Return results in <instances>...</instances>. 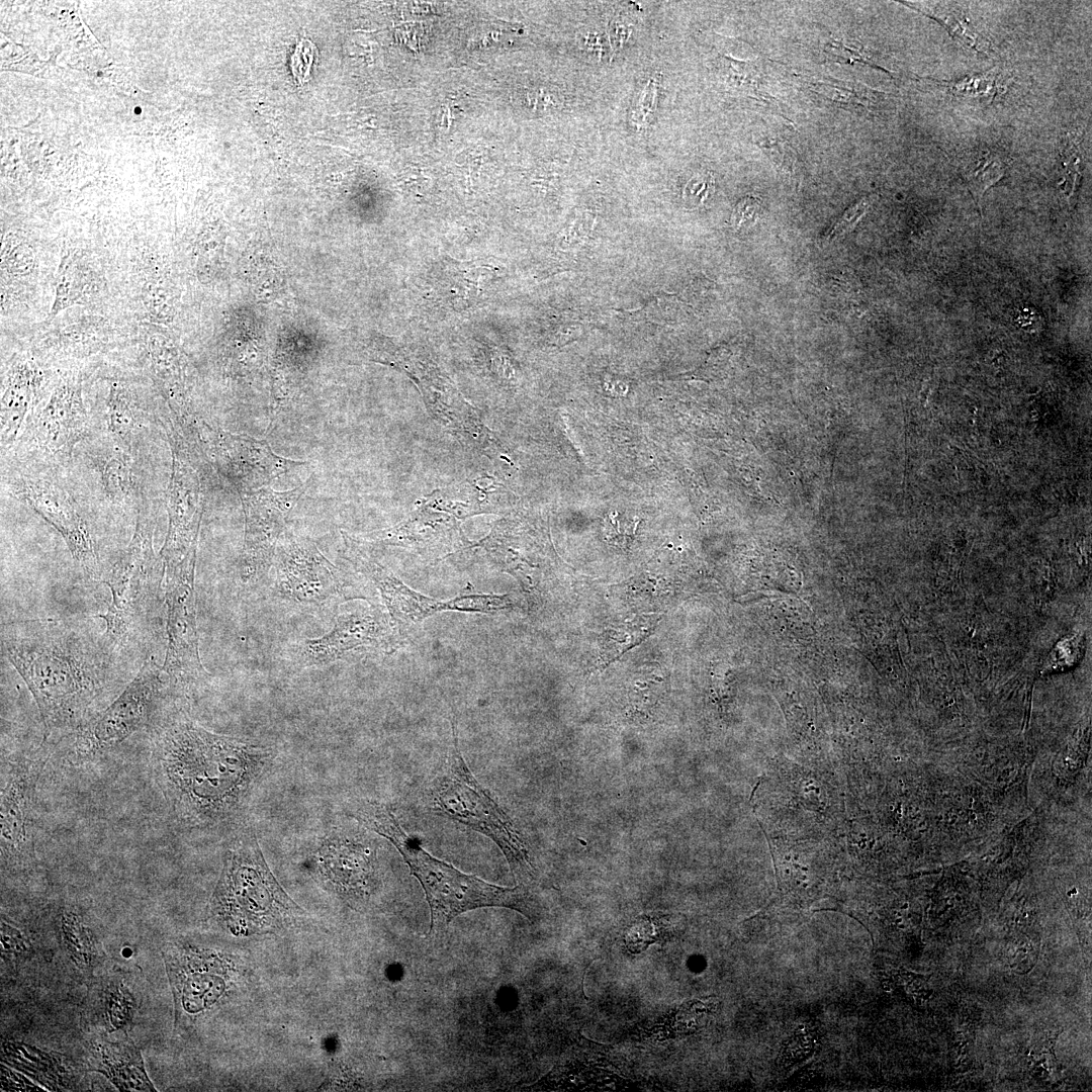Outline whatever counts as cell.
<instances>
[{
  "label": "cell",
  "instance_id": "6da1fadb",
  "mask_svg": "<svg viewBox=\"0 0 1092 1092\" xmlns=\"http://www.w3.org/2000/svg\"><path fill=\"white\" fill-rule=\"evenodd\" d=\"M2 650L32 694L48 733L77 731L126 680L123 657L103 635L68 620L3 625Z\"/></svg>",
  "mask_w": 1092,
  "mask_h": 1092
},
{
  "label": "cell",
  "instance_id": "7a4b0ae2",
  "mask_svg": "<svg viewBox=\"0 0 1092 1092\" xmlns=\"http://www.w3.org/2000/svg\"><path fill=\"white\" fill-rule=\"evenodd\" d=\"M152 753L156 780L169 804L181 816L201 821L229 813L265 758L263 749L187 719L158 723Z\"/></svg>",
  "mask_w": 1092,
  "mask_h": 1092
},
{
  "label": "cell",
  "instance_id": "3957f363",
  "mask_svg": "<svg viewBox=\"0 0 1092 1092\" xmlns=\"http://www.w3.org/2000/svg\"><path fill=\"white\" fill-rule=\"evenodd\" d=\"M358 818L395 846L420 882L431 911L430 935L443 932L461 913L481 907L510 908L531 921L536 918V904L523 885L496 886L433 856L404 831L388 806L365 803L358 809Z\"/></svg>",
  "mask_w": 1092,
  "mask_h": 1092
},
{
  "label": "cell",
  "instance_id": "277c9868",
  "mask_svg": "<svg viewBox=\"0 0 1092 1092\" xmlns=\"http://www.w3.org/2000/svg\"><path fill=\"white\" fill-rule=\"evenodd\" d=\"M211 912L218 923L240 935L285 928L303 913L274 878L252 833L241 836L226 851Z\"/></svg>",
  "mask_w": 1092,
  "mask_h": 1092
},
{
  "label": "cell",
  "instance_id": "5b68a950",
  "mask_svg": "<svg viewBox=\"0 0 1092 1092\" xmlns=\"http://www.w3.org/2000/svg\"><path fill=\"white\" fill-rule=\"evenodd\" d=\"M156 517L149 502L141 509L133 536L103 581L111 603L100 617L106 628L103 638L116 653L125 654L147 636L156 615L165 575V564L154 549Z\"/></svg>",
  "mask_w": 1092,
  "mask_h": 1092
},
{
  "label": "cell",
  "instance_id": "8992f818",
  "mask_svg": "<svg viewBox=\"0 0 1092 1092\" xmlns=\"http://www.w3.org/2000/svg\"><path fill=\"white\" fill-rule=\"evenodd\" d=\"M424 801L435 814L458 821L491 839L518 879L533 877V867L521 835L470 771L454 729L453 743L428 782Z\"/></svg>",
  "mask_w": 1092,
  "mask_h": 1092
},
{
  "label": "cell",
  "instance_id": "52a82bcc",
  "mask_svg": "<svg viewBox=\"0 0 1092 1092\" xmlns=\"http://www.w3.org/2000/svg\"><path fill=\"white\" fill-rule=\"evenodd\" d=\"M89 433L79 374L60 379L10 449L18 468L60 472Z\"/></svg>",
  "mask_w": 1092,
  "mask_h": 1092
},
{
  "label": "cell",
  "instance_id": "ba28073f",
  "mask_svg": "<svg viewBox=\"0 0 1092 1092\" xmlns=\"http://www.w3.org/2000/svg\"><path fill=\"white\" fill-rule=\"evenodd\" d=\"M196 550L182 561L165 565L167 650L162 666L170 690L184 691L208 676L198 645L195 604Z\"/></svg>",
  "mask_w": 1092,
  "mask_h": 1092
},
{
  "label": "cell",
  "instance_id": "9c48e42d",
  "mask_svg": "<svg viewBox=\"0 0 1092 1092\" xmlns=\"http://www.w3.org/2000/svg\"><path fill=\"white\" fill-rule=\"evenodd\" d=\"M342 536L346 559L377 588L394 627L400 632L441 611L494 613L511 605L508 596L499 595L467 594L447 602L428 598L411 589L370 556L357 538L343 531Z\"/></svg>",
  "mask_w": 1092,
  "mask_h": 1092
},
{
  "label": "cell",
  "instance_id": "30bf717a",
  "mask_svg": "<svg viewBox=\"0 0 1092 1092\" xmlns=\"http://www.w3.org/2000/svg\"><path fill=\"white\" fill-rule=\"evenodd\" d=\"M190 447L238 491L257 490L307 462L275 454L266 440L232 434L201 419Z\"/></svg>",
  "mask_w": 1092,
  "mask_h": 1092
},
{
  "label": "cell",
  "instance_id": "8fae6325",
  "mask_svg": "<svg viewBox=\"0 0 1092 1092\" xmlns=\"http://www.w3.org/2000/svg\"><path fill=\"white\" fill-rule=\"evenodd\" d=\"M275 594L304 608L338 605L349 597L340 570L308 537L285 529L275 552Z\"/></svg>",
  "mask_w": 1092,
  "mask_h": 1092
},
{
  "label": "cell",
  "instance_id": "7c38bea8",
  "mask_svg": "<svg viewBox=\"0 0 1092 1092\" xmlns=\"http://www.w3.org/2000/svg\"><path fill=\"white\" fill-rule=\"evenodd\" d=\"M163 674L155 661H147L108 707L76 731V751L85 756L109 750L147 726L169 688Z\"/></svg>",
  "mask_w": 1092,
  "mask_h": 1092
},
{
  "label": "cell",
  "instance_id": "4fadbf2b",
  "mask_svg": "<svg viewBox=\"0 0 1092 1092\" xmlns=\"http://www.w3.org/2000/svg\"><path fill=\"white\" fill-rule=\"evenodd\" d=\"M57 473L18 468L7 477L6 487L61 534L78 566L95 578L100 568L93 539L70 493L54 476Z\"/></svg>",
  "mask_w": 1092,
  "mask_h": 1092
},
{
  "label": "cell",
  "instance_id": "5bb4252c",
  "mask_svg": "<svg viewBox=\"0 0 1092 1092\" xmlns=\"http://www.w3.org/2000/svg\"><path fill=\"white\" fill-rule=\"evenodd\" d=\"M311 480L310 477L300 486L285 491L264 486L240 494L245 514V537L239 565L243 582L256 583L268 573L278 541L286 529L285 519L311 485Z\"/></svg>",
  "mask_w": 1092,
  "mask_h": 1092
},
{
  "label": "cell",
  "instance_id": "9a60e30c",
  "mask_svg": "<svg viewBox=\"0 0 1092 1092\" xmlns=\"http://www.w3.org/2000/svg\"><path fill=\"white\" fill-rule=\"evenodd\" d=\"M166 433L173 459L167 504L169 525L160 556L165 565H170L197 549L204 496L185 445L173 430L167 429Z\"/></svg>",
  "mask_w": 1092,
  "mask_h": 1092
},
{
  "label": "cell",
  "instance_id": "2e32d148",
  "mask_svg": "<svg viewBox=\"0 0 1092 1092\" xmlns=\"http://www.w3.org/2000/svg\"><path fill=\"white\" fill-rule=\"evenodd\" d=\"M38 758L14 763L1 791L2 866L23 870L35 860L32 837L33 796L41 769Z\"/></svg>",
  "mask_w": 1092,
  "mask_h": 1092
},
{
  "label": "cell",
  "instance_id": "e0dca14e",
  "mask_svg": "<svg viewBox=\"0 0 1092 1092\" xmlns=\"http://www.w3.org/2000/svg\"><path fill=\"white\" fill-rule=\"evenodd\" d=\"M389 631L380 610L359 607L343 611L337 615L328 633L298 645L296 663L301 667L325 665L357 648L385 645L390 638Z\"/></svg>",
  "mask_w": 1092,
  "mask_h": 1092
},
{
  "label": "cell",
  "instance_id": "ac0fdd59",
  "mask_svg": "<svg viewBox=\"0 0 1092 1092\" xmlns=\"http://www.w3.org/2000/svg\"><path fill=\"white\" fill-rule=\"evenodd\" d=\"M46 373L30 359L14 362L1 396V449L9 451L43 400Z\"/></svg>",
  "mask_w": 1092,
  "mask_h": 1092
},
{
  "label": "cell",
  "instance_id": "d6986e66",
  "mask_svg": "<svg viewBox=\"0 0 1092 1092\" xmlns=\"http://www.w3.org/2000/svg\"><path fill=\"white\" fill-rule=\"evenodd\" d=\"M93 455L91 466L98 476L101 494L116 509L133 511L138 515L148 503L144 479L135 456L110 439Z\"/></svg>",
  "mask_w": 1092,
  "mask_h": 1092
},
{
  "label": "cell",
  "instance_id": "ffe728a7",
  "mask_svg": "<svg viewBox=\"0 0 1092 1092\" xmlns=\"http://www.w3.org/2000/svg\"><path fill=\"white\" fill-rule=\"evenodd\" d=\"M175 950L165 954V963L176 1009L192 1014L199 1012L221 995L224 982L217 976L215 962L203 968V958L182 949Z\"/></svg>",
  "mask_w": 1092,
  "mask_h": 1092
},
{
  "label": "cell",
  "instance_id": "44dd1931",
  "mask_svg": "<svg viewBox=\"0 0 1092 1092\" xmlns=\"http://www.w3.org/2000/svg\"><path fill=\"white\" fill-rule=\"evenodd\" d=\"M157 418H151L145 404L125 383L110 384L105 408L107 436L113 443L136 456ZM159 420V419H158Z\"/></svg>",
  "mask_w": 1092,
  "mask_h": 1092
},
{
  "label": "cell",
  "instance_id": "7402d4cb",
  "mask_svg": "<svg viewBox=\"0 0 1092 1092\" xmlns=\"http://www.w3.org/2000/svg\"><path fill=\"white\" fill-rule=\"evenodd\" d=\"M89 1063L92 1070L104 1074L119 1090L155 1091L145 1072L141 1054L129 1040L96 1043Z\"/></svg>",
  "mask_w": 1092,
  "mask_h": 1092
},
{
  "label": "cell",
  "instance_id": "603a6c76",
  "mask_svg": "<svg viewBox=\"0 0 1092 1092\" xmlns=\"http://www.w3.org/2000/svg\"><path fill=\"white\" fill-rule=\"evenodd\" d=\"M903 5L927 16L940 24L952 39L968 51L978 55L992 57L995 52L991 40L975 26L968 14L953 3H934V5Z\"/></svg>",
  "mask_w": 1092,
  "mask_h": 1092
},
{
  "label": "cell",
  "instance_id": "cb8c5ba5",
  "mask_svg": "<svg viewBox=\"0 0 1092 1092\" xmlns=\"http://www.w3.org/2000/svg\"><path fill=\"white\" fill-rule=\"evenodd\" d=\"M919 80L949 96L987 104L1004 90L1003 77L998 67L984 73L968 75L959 80L946 81L930 78H919Z\"/></svg>",
  "mask_w": 1092,
  "mask_h": 1092
},
{
  "label": "cell",
  "instance_id": "d4e9b609",
  "mask_svg": "<svg viewBox=\"0 0 1092 1092\" xmlns=\"http://www.w3.org/2000/svg\"><path fill=\"white\" fill-rule=\"evenodd\" d=\"M679 933V922L671 914L650 913L638 916L624 932V943L631 953L645 950L652 943L672 939Z\"/></svg>",
  "mask_w": 1092,
  "mask_h": 1092
},
{
  "label": "cell",
  "instance_id": "484cf974",
  "mask_svg": "<svg viewBox=\"0 0 1092 1092\" xmlns=\"http://www.w3.org/2000/svg\"><path fill=\"white\" fill-rule=\"evenodd\" d=\"M1006 170V161L993 152L981 153L965 166L964 177L980 210L983 196L1005 176Z\"/></svg>",
  "mask_w": 1092,
  "mask_h": 1092
},
{
  "label": "cell",
  "instance_id": "4316f807",
  "mask_svg": "<svg viewBox=\"0 0 1092 1092\" xmlns=\"http://www.w3.org/2000/svg\"><path fill=\"white\" fill-rule=\"evenodd\" d=\"M811 88L826 99L841 106L861 107L873 110L883 94L863 84L827 78L810 83Z\"/></svg>",
  "mask_w": 1092,
  "mask_h": 1092
},
{
  "label": "cell",
  "instance_id": "83f0119b",
  "mask_svg": "<svg viewBox=\"0 0 1092 1092\" xmlns=\"http://www.w3.org/2000/svg\"><path fill=\"white\" fill-rule=\"evenodd\" d=\"M1084 152L1080 136L1068 134L1060 148V167L1062 191L1072 205L1084 171Z\"/></svg>",
  "mask_w": 1092,
  "mask_h": 1092
},
{
  "label": "cell",
  "instance_id": "f1b7e54d",
  "mask_svg": "<svg viewBox=\"0 0 1092 1092\" xmlns=\"http://www.w3.org/2000/svg\"><path fill=\"white\" fill-rule=\"evenodd\" d=\"M648 620L649 618H639V620H635L631 632L629 631L631 629L632 623L629 625H622L620 627L606 630V632L603 634V654L606 664L615 660L632 646L640 643L645 637L650 634L652 629L650 624H653L654 621L649 623Z\"/></svg>",
  "mask_w": 1092,
  "mask_h": 1092
},
{
  "label": "cell",
  "instance_id": "f546056e",
  "mask_svg": "<svg viewBox=\"0 0 1092 1092\" xmlns=\"http://www.w3.org/2000/svg\"><path fill=\"white\" fill-rule=\"evenodd\" d=\"M80 279L75 272L74 263L69 256H64L57 273L55 298L50 310V317L79 302L82 295Z\"/></svg>",
  "mask_w": 1092,
  "mask_h": 1092
},
{
  "label": "cell",
  "instance_id": "4dcf8cb0",
  "mask_svg": "<svg viewBox=\"0 0 1092 1092\" xmlns=\"http://www.w3.org/2000/svg\"><path fill=\"white\" fill-rule=\"evenodd\" d=\"M720 74L731 87L753 93L758 88L759 71L753 60H738L729 55L719 58Z\"/></svg>",
  "mask_w": 1092,
  "mask_h": 1092
},
{
  "label": "cell",
  "instance_id": "1f68e13d",
  "mask_svg": "<svg viewBox=\"0 0 1092 1092\" xmlns=\"http://www.w3.org/2000/svg\"><path fill=\"white\" fill-rule=\"evenodd\" d=\"M2 269L15 277L29 275L35 267V255L31 246L26 242L9 235L2 242L1 247Z\"/></svg>",
  "mask_w": 1092,
  "mask_h": 1092
},
{
  "label": "cell",
  "instance_id": "d6a6232c",
  "mask_svg": "<svg viewBox=\"0 0 1092 1092\" xmlns=\"http://www.w3.org/2000/svg\"><path fill=\"white\" fill-rule=\"evenodd\" d=\"M1083 637L1080 634L1064 638L1050 653L1043 665L1044 671L1064 670L1075 664L1081 657Z\"/></svg>",
  "mask_w": 1092,
  "mask_h": 1092
},
{
  "label": "cell",
  "instance_id": "836d02e7",
  "mask_svg": "<svg viewBox=\"0 0 1092 1092\" xmlns=\"http://www.w3.org/2000/svg\"><path fill=\"white\" fill-rule=\"evenodd\" d=\"M827 53L831 55L834 60L842 61L849 64H866L891 74L889 69H887L884 65L880 63L881 61L877 60V58L872 53L866 51L860 46L847 43L842 40H834L828 43Z\"/></svg>",
  "mask_w": 1092,
  "mask_h": 1092
},
{
  "label": "cell",
  "instance_id": "e575fe53",
  "mask_svg": "<svg viewBox=\"0 0 1092 1092\" xmlns=\"http://www.w3.org/2000/svg\"><path fill=\"white\" fill-rule=\"evenodd\" d=\"M317 56L315 46L302 37L291 56L290 68L295 82L301 86L309 80L313 62Z\"/></svg>",
  "mask_w": 1092,
  "mask_h": 1092
},
{
  "label": "cell",
  "instance_id": "d590c367",
  "mask_svg": "<svg viewBox=\"0 0 1092 1092\" xmlns=\"http://www.w3.org/2000/svg\"><path fill=\"white\" fill-rule=\"evenodd\" d=\"M657 88V78H650L632 108L630 119L637 129L645 128L649 122L656 105Z\"/></svg>",
  "mask_w": 1092,
  "mask_h": 1092
},
{
  "label": "cell",
  "instance_id": "8d00e7d4",
  "mask_svg": "<svg viewBox=\"0 0 1092 1092\" xmlns=\"http://www.w3.org/2000/svg\"><path fill=\"white\" fill-rule=\"evenodd\" d=\"M875 198L876 195H869L849 206L843 212V214L838 217V219L834 221L831 226L826 231L823 239L831 240L834 237L840 236L852 230L869 210Z\"/></svg>",
  "mask_w": 1092,
  "mask_h": 1092
},
{
  "label": "cell",
  "instance_id": "74e56055",
  "mask_svg": "<svg viewBox=\"0 0 1092 1092\" xmlns=\"http://www.w3.org/2000/svg\"><path fill=\"white\" fill-rule=\"evenodd\" d=\"M147 317L151 322H166L169 316L167 293L159 282H150L143 293Z\"/></svg>",
  "mask_w": 1092,
  "mask_h": 1092
},
{
  "label": "cell",
  "instance_id": "f35d334b",
  "mask_svg": "<svg viewBox=\"0 0 1092 1092\" xmlns=\"http://www.w3.org/2000/svg\"><path fill=\"white\" fill-rule=\"evenodd\" d=\"M714 188V179L710 173L695 175L686 185L682 193L687 205L703 204Z\"/></svg>",
  "mask_w": 1092,
  "mask_h": 1092
},
{
  "label": "cell",
  "instance_id": "ab89813d",
  "mask_svg": "<svg viewBox=\"0 0 1092 1092\" xmlns=\"http://www.w3.org/2000/svg\"><path fill=\"white\" fill-rule=\"evenodd\" d=\"M761 202L753 196L742 198L735 206L732 214V225L735 230L754 224L761 213Z\"/></svg>",
  "mask_w": 1092,
  "mask_h": 1092
},
{
  "label": "cell",
  "instance_id": "60d3db41",
  "mask_svg": "<svg viewBox=\"0 0 1092 1092\" xmlns=\"http://www.w3.org/2000/svg\"><path fill=\"white\" fill-rule=\"evenodd\" d=\"M631 32V23L625 18L616 17L611 21L609 35L613 54L624 47L625 42L629 39Z\"/></svg>",
  "mask_w": 1092,
  "mask_h": 1092
},
{
  "label": "cell",
  "instance_id": "b9f144b4",
  "mask_svg": "<svg viewBox=\"0 0 1092 1092\" xmlns=\"http://www.w3.org/2000/svg\"><path fill=\"white\" fill-rule=\"evenodd\" d=\"M582 46L588 52L589 55L595 56L597 59H601L604 54V42L602 35L595 31H589L582 36Z\"/></svg>",
  "mask_w": 1092,
  "mask_h": 1092
}]
</instances>
